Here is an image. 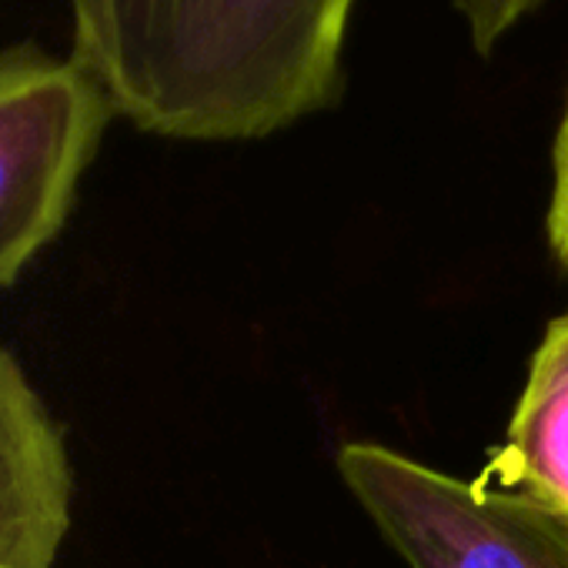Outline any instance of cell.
I'll return each instance as SVG.
<instances>
[{
    "label": "cell",
    "instance_id": "cell-5",
    "mask_svg": "<svg viewBox=\"0 0 568 568\" xmlns=\"http://www.w3.org/2000/svg\"><path fill=\"white\" fill-rule=\"evenodd\" d=\"M478 481L535 495L568 515V315L545 328L505 438Z\"/></svg>",
    "mask_w": 568,
    "mask_h": 568
},
{
    "label": "cell",
    "instance_id": "cell-4",
    "mask_svg": "<svg viewBox=\"0 0 568 568\" xmlns=\"http://www.w3.org/2000/svg\"><path fill=\"white\" fill-rule=\"evenodd\" d=\"M64 425L0 342V568H54L74 525Z\"/></svg>",
    "mask_w": 568,
    "mask_h": 568
},
{
    "label": "cell",
    "instance_id": "cell-2",
    "mask_svg": "<svg viewBox=\"0 0 568 568\" xmlns=\"http://www.w3.org/2000/svg\"><path fill=\"white\" fill-rule=\"evenodd\" d=\"M338 471L408 568H568V515L535 495L458 481L375 442H348Z\"/></svg>",
    "mask_w": 568,
    "mask_h": 568
},
{
    "label": "cell",
    "instance_id": "cell-6",
    "mask_svg": "<svg viewBox=\"0 0 568 568\" xmlns=\"http://www.w3.org/2000/svg\"><path fill=\"white\" fill-rule=\"evenodd\" d=\"M455 8L465 18L475 51L491 54L511 28H518L531 11L541 8V0H455Z\"/></svg>",
    "mask_w": 568,
    "mask_h": 568
},
{
    "label": "cell",
    "instance_id": "cell-1",
    "mask_svg": "<svg viewBox=\"0 0 568 568\" xmlns=\"http://www.w3.org/2000/svg\"><path fill=\"white\" fill-rule=\"evenodd\" d=\"M358 0H71V58L118 118L171 141H254L342 91Z\"/></svg>",
    "mask_w": 568,
    "mask_h": 568
},
{
    "label": "cell",
    "instance_id": "cell-7",
    "mask_svg": "<svg viewBox=\"0 0 568 568\" xmlns=\"http://www.w3.org/2000/svg\"><path fill=\"white\" fill-rule=\"evenodd\" d=\"M548 244L568 274V101L551 151V201H548Z\"/></svg>",
    "mask_w": 568,
    "mask_h": 568
},
{
    "label": "cell",
    "instance_id": "cell-3",
    "mask_svg": "<svg viewBox=\"0 0 568 568\" xmlns=\"http://www.w3.org/2000/svg\"><path fill=\"white\" fill-rule=\"evenodd\" d=\"M114 118L74 58L34 44L0 51V288L64 231Z\"/></svg>",
    "mask_w": 568,
    "mask_h": 568
}]
</instances>
